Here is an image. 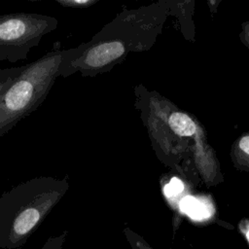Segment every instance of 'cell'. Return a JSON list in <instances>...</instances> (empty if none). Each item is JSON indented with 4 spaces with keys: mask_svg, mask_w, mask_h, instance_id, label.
<instances>
[{
    "mask_svg": "<svg viewBox=\"0 0 249 249\" xmlns=\"http://www.w3.org/2000/svg\"><path fill=\"white\" fill-rule=\"evenodd\" d=\"M59 3L63 5L74 6V5H90L94 2L93 1H59Z\"/></svg>",
    "mask_w": 249,
    "mask_h": 249,
    "instance_id": "10",
    "label": "cell"
},
{
    "mask_svg": "<svg viewBox=\"0 0 249 249\" xmlns=\"http://www.w3.org/2000/svg\"><path fill=\"white\" fill-rule=\"evenodd\" d=\"M239 147L243 152H245L246 154H249V136H245L241 138L239 142Z\"/></svg>",
    "mask_w": 249,
    "mask_h": 249,
    "instance_id": "9",
    "label": "cell"
},
{
    "mask_svg": "<svg viewBox=\"0 0 249 249\" xmlns=\"http://www.w3.org/2000/svg\"><path fill=\"white\" fill-rule=\"evenodd\" d=\"M58 20L50 16L16 13L0 16V61L25 59L44 36L55 30Z\"/></svg>",
    "mask_w": 249,
    "mask_h": 249,
    "instance_id": "3",
    "label": "cell"
},
{
    "mask_svg": "<svg viewBox=\"0 0 249 249\" xmlns=\"http://www.w3.org/2000/svg\"><path fill=\"white\" fill-rule=\"evenodd\" d=\"M66 50L54 48L37 60L23 65L19 75L0 94V137L46 99L56 78Z\"/></svg>",
    "mask_w": 249,
    "mask_h": 249,
    "instance_id": "2",
    "label": "cell"
},
{
    "mask_svg": "<svg viewBox=\"0 0 249 249\" xmlns=\"http://www.w3.org/2000/svg\"><path fill=\"white\" fill-rule=\"evenodd\" d=\"M67 232H62L59 235L49 237L41 249H63V243Z\"/></svg>",
    "mask_w": 249,
    "mask_h": 249,
    "instance_id": "6",
    "label": "cell"
},
{
    "mask_svg": "<svg viewBox=\"0 0 249 249\" xmlns=\"http://www.w3.org/2000/svg\"><path fill=\"white\" fill-rule=\"evenodd\" d=\"M171 129L178 135L190 136L196 132V124L186 114L175 112L171 114L168 120Z\"/></svg>",
    "mask_w": 249,
    "mask_h": 249,
    "instance_id": "4",
    "label": "cell"
},
{
    "mask_svg": "<svg viewBox=\"0 0 249 249\" xmlns=\"http://www.w3.org/2000/svg\"><path fill=\"white\" fill-rule=\"evenodd\" d=\"M183 183L177 179V178H172L169 184L165 185L164 187V194L167 197H171L176 196V194L181 193L183 191Z\"/></svg>",
    "mask_w": 249,
    "mask_h": 249,
    "instance_id": "7",
    "label": "cell"
},
{
    "mask_svg": "<svg viewBox=\"0 0 249 249\" xmlns=\"http://www.w3.org/2000/svg\"><path fill=\"white\" fill-rule=\"evenodd\" d=\"M124 234L133 249H153L142 237H140L130 230H124Z\"/></svg>",
    "mask_w": 249,
    "mask_h": 249,
    "instance_id": "5",
    "label": "cell"
},
{
    "mask_svg": "<svg viewBox=\"0 0 249 249\" xmlns=\"http://www.w3.org/2000/svg\"><path fill=\"white\" fill-rule=\"evenodd\" d=\"M239 231L249 245V221H241L239 223Z\"/></svg>",
    "mask_w": 249,
    "mask_h": 249,
    "instance_id": "8",
    "label": "cell"
},
{
    "mask_svg": "<svg viewBox=\"0 0 249 249\" xmlns=\"http://www.w3.org/2000/svg\"><path fill=\"white\" fill-rule=\"evenodd\" d=\"M68 189L66 178L41 176L5 192L0 197V247L24 245Z\"/></svg>",
    "mask_w": 249,
    "mask_h": 249,
    "instance_id": "1",
    "label": "cell"
}]
</instances>
